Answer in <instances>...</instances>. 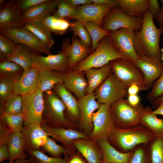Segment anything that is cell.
<instances>
[{
    "label": "cell",
    "instance_id": "6da1fadb",
    "mask_svg": "<svg viewBox=\"0 0 163 163\" xmlns=\"http://www.w3.org/2000/svg\"><path fill=\"white\" fill-rule=\"evenodd\" d=\"M162 33L163 27H156L153 16L149 10L143 18L141 29L135 32L134 46L138 55L155 57L161 59L159 44Z\"/></svg>",
    "mask_w": 163,
    "mask_h": 163
},
{
    "label": "cell",
    "instance_id": "7a4b0ae2",
    "mask_svg": "<svg viewBox=\"0 0 163 163\" xmlns=\"http://www.w3.org/2000/svg\"><path fill=\"white\" fill-rule=\"evenodd\" d=\"M155 137L149 129L140 124L126 129L115 126L107 140L118 151L127 152L133 151L140 145L149 144Z\"/></svg>",
    "mask_w": 163,
    "mask_h": 163
},
{
    "label": "cell",
    "instance_id": "3957f363",
    "mask_svg": "<svg viewBox=\"0 0 163 163\" xmlns=\"http://www.w3.org/2000/svg\"><path fill=\"white\" fill-rule=\"evenodd\" d=\"M110 106L114 126L120 129L140 125L142 116L152 110L150 107H144L141 104L137 107L132 106L125 98L115 101Z\"/></svg>",
    "mask_w": 163,
    "mask_h": 163
},
{
    "label": "cell",
    "instance_id": "277c9868",
    "mask_svg": "<svg viewBox=\"0 0 163 163\" xmlns=\"http://www.w3.org/2000/svg\"><path fill=\"white\" fill-rule=\"evenodd\" d=\"M44 107L43 123L53 127L76 129L75 123L69 121L65 115L66 107L57 94L51 90L43 93Z\"/></svg>",
    "mask_w": 163,
    "mask_h": 163
},
{
    "label": "cell",
    "instance_id": "5b68a950",
    "mask_svg": "<svg viewBox=\"0 0 163 163\" xmlns=\"http://www.w3.org/2000/svg\"><path fill=\"white\" fill-rule=\"evenodd\" d=\"M123 57L111 40L109 35L99 43L95 50L72 69L84 72L102 67L116 59Z\"/></svg>",
    "mask_w": 163,
    "mask_h": 163
},
{
    "label": "cell",
    "instance_id": "8992f818",
    "mask_svg": "<svg viewBox=\"0 0 163 163\" xmlns=\"http://www.w3.org/2000/svg\"><path fill=\"white\" fill-rule=\"evenodd\" d=\"M110 63L112 72L127 89L132 84H137L141 91L148 90L143 73L135 64L122 58L114 60Z\"/></svg>",
    "mask_w": 163,
    "mask_h": 163
},
{
    "label": "cell",
    "instance_id": "52a82bcc",
    "mask_svg": "<svg viewBox=\"0 0 163 163\" xmlns=\"http://www.w3.org/2000/svg\"><path fill=\"white\" fill-rule=\"evenodd\" d=\"M110 104H102L92 115L93 130L88 136L90 140L97 143L101 140H107L115 127Z\"/></svg>",
    "mask_w": 163,
    "mask_h": 163
},
{
    "label": "cell",
    "instance_id": "ba28073f",
    "mask_svg": "<svg viewBox=\"0 0 163 163\" xmlns=\"http://www.w3.org/2000/svg\"><path fill=\"white\" fill-rule=\"evenodd\" d=\"M142 23V18L130 16L118 7H115L104 18L101 27L110 31L121 28L138 31L141 29Z\"/></svg>",
    "mask_w": 163,
    "mask_h": 163
},
{
    "label": "cell",
    "instance_id": "9c48e42d",
    "mask_svg": "<svg viewBox=\"0 0 163 163\" xmlns=\"http://www.w3.org/2000/svg\"><path fill=\"white\" fill-rule=\"evenodd\" d=\"M94 93L97 101L100 104H111L128 95L127 88L112 72Z\"/></svg>",
    "mask_w": 163,
    "mask_h": 163
},
{
    "label": "cell",
    "instance_id": "30bf717a",
    "mask_svg": "<svg viewBox=\"0 0 163 163\" xmlns=\"http://www.w3.org/2000/svg\"><path fill=\"white\" fill-rule=\"evenodd\" d=\"M22 97L24 126L33 123L41 125L43 123L44 107L43 93L38 88L32 93Z\"/></svg>",
    "mask_w": 163,
    "mask_h": 163
},
{
    "label": "cell",
    "instance_id": "8fae6325",
    "mask_svg": "<svg viewBox=\"0 0 163 163\" xmlns=\"http://www.w3.org/2000/svg\"><path fill=\"white\" fill-rule=\"evenodd\" d=\"M0 32L15 44H24L38 55H41L42 53L47 55L52 54L50 50L24 26L1 29Z\"/></svg>",
    "mask_w": 163,
    "mask_h": 163
},
{
    "label": "cell",
    "instance_id": "7c38bea8",
    "mask_svg": "<svg viewBox=\"0 0 163 163\" xmlns=\"http://www.w3.org/2000/svg\"><path fill=\"white\" fill-rule=\"evenodd\" d=\"M135 31L127 28H121L110 31V38L123 58L135 64L139 56L134 46Z\"/></svg>",
    "mask_w": 163,
    "mask_h": 163
},
{
    "label": "cell",
    "instance_id": "4fadbf2b",
    "mask_svg": "<svg viewBox=\"0 0 163 163\" xmlns=\"http://www.w3.org/2000/svg\"><path fill=\"white\" fill-rule=\"evenodd\" d=\"M78 101L81 114L78 125L83 133L88 136L93 130V114L101 104L97 101L94 92L87 94Z\"/></svg>",
    "mask_w": 163,
    "mask_h": 163
},
{
    "label": "cell",
    "instance_id": "5bb4252c",
    "mask_svg": "<svg viewBox=\"0 0 163 163\" xmlns=\"http://www.w3.org/2000/svg\"><path fill=\"white\" fill-rule=\"evenodd\" d=\"M32 60V66L40 72L55 70L65 72L69 69L68 58L61 50L56 54L46 56L38 55L33 51Z\"/></svg>",
    "mask_w": 163,
    "mask_h": 163
},
{
    "label": "cell",
    "instance_id": "9a60e30c",
    "mask_svg": "<svg viewBox=\"0 0 163 163\" xmlns=\"http://www.w3.org/2000/svg\"><path fill=\"white\" fill-rule=\"evenodd\" d=\"M41 126L49 136L61 142L71 152L72 155L76 152V149L73 143L74 140L78 139H89L88 136L76 129L53 127L44 123H43Z\"/></svg>",
    "mask_w": 163,
    "mask_h": 163
},
{
    "label": "cell",
    "instance_id": "2e32d148",
    "mask_svg": "<svg viewBox=\"0 0 163 163\" xmlns=\"http://www.w3.org/2000/svg\"><path fill=\"white\" fill-rule=\"evenodd\" d=\"M135 64L142 72L148 90L152 87L163 72V62L156 57L139 56Z\"/></svg>",
    "mask_w": 163,
    "mask_h": 163
},
{
    "label": "cell",
    "instance_id": "e0dca14e",
    "mask_svg": "<svg viewBox=\"0 0 163 163\" xmlns=\"http://www.w3.org/2000/svg\"><path fill=\"white\" fill-rule=\"evenodd\" d=\"M61 51L67 56L69 69L72 70L87 56L91 51L89 47L84 45L77 37L73 36L71 44L67 38L62 44Z\"/></svg>",
    "mask_w": 163,
    "mask_h": 163
},
{
    "label": "cell",
    "instance_id": "ac0fdd59",
    "mask_svg": "<svg viewBox=\"0 0 163 163\" xmlns=\"http://www.w3.org/2000/svg\"><path fill=\"white\" fill-rule=\"evenodd\" d=\"M114 7L107 5L88 4L78 7L75 19L82 24L88 21L96 23L101 27L104 19Z\"/></svg>",
    "mask_w": 163,
    "mask_h": 163
},
{
    "label": "cell",
    "instance_id": "d6986e66",
    "mask_svg": "<svg viewBox=\"0 0 163 163\" xmlns=\"http://www.w3.org/2000/svg\"><path fill=\"white\" fill-rule=\"evenodd\" d=\"M21 132L24 142L25 151H42L41 148L46 143L48 136L41 124L33 123L24 126Z\"/></svg>",
    "mask_w": 163,
    "mask_h": 163
},
{
    "label": "cell",
    "instance_id": "ffe728a7",
    "mask_svg": "<svg viewBox=\"0 0 163 163\" xmlns=\"http://www.w3.org/2000/svg\"><path fill=\"white\" fill-rule=\"evenodd\" d=\"M20 8L15 1L11 0L0 8V30L23 27Z\"/></svg>",
    "mask_w": 163,
    "mask_h": 163
},
{
    "label": "cell",
    "instance_id": "44dd1931",
    "mask_svg": "<svg viewBox=\"0 0 163 163\" xmlns=\"http://www.w3.org/2000/svg\"><path fill=\"white\" fill-rule=\"evenodd\" d=\"M63 84L78 99L87 94L88 83L84 72L67 70L64 72Z\"/></svg>",
    "mask_w": 163,
    "mask_h": 163
},
{
    "label": "cell",
    "instance_id": "7402d4cb",
    "mask_svg": "<svg viewBox=\"0 0 163 163\" xmlns=\"http://www.w3.org/2000/svg\"><path fill=\"white\" fill-rule=\"evenodd\" d=\"M40 76V72L32 66L14 84L12 95L23 96L35 91L38 88Z\"/></svg>",
    "mask_w": 163,
    "mask_h": 163
},
{
    "label": "cell",
    "instance_id": "603a6c76",
    "mask_svg": "<svg viewBox=\"0 0 163 163\" xmlns=\"http://www.w3.org/2000/svg\"><path fill=\"white\" fill-rule=\"evenodd\" d=\"M53 89L66 107V112L68 117V120L74 123L76 122H79L81 114L78 101L62 83L56 84Z\"/></svg>",
    "mask_w": 163,
    "mask_h": 163
},
{
    "label": "cell",
    "instance_id": "cb8c5ba5",
    "mask_svg": "<svg viewBox=\"0 0 163 163\" xmlns=\"http://www.w3.org/2000/svg\"><path fill=\"white\" fill-rule=\"evenodd\" d=\"M78 151L88 163H102L103 154L97 143L90 139H78L73 141Z\"/></svg>",
    "mask_w": 163,
    "mask_h": 163
},
{
    "label": "cell",
    "instance_id": "d4e9b609",
    "mask_svg": "<svg viewBox=\"0 0 163 163\" xmlns=\"http://www.w3.org/2000/svg\"><path fill=\"white\" fill-rule=\"evenodd\" d=\"M59 0H47L38 4L22 15L23 23L35 22L43 20L57 7Z\"/></svg>",
    "mask_w": 163,
    "mask_h": 163
},
{
    "label": "cell",
    "instance_id": "484cf974",
    "mask_svg": "<svg viewBox=\"0 0 163 163\" xmlns=\"http://www.w3.org/2000/svg\"><path fill=\"white\" fill-rule=\"evenodd\" d=\"M103 154L102 161L108 163H129L133 151L122 152L118 151L107 140H101L97 142Z\"/></svg>",
    "mask_w": 163,
    "mask_h": 163
},
{
    "label": "cell",
    "instance_id": "4316f807",
    "mask_svg": "<svg viewBox=\"0 0 163 163\" xmlns=\"http://www.w3.org/2000/svg\"><path fill=\"white\" fill-rule=\"evenodd\" d=\"M111 72L110 62L98 68H94L84 72L88 85L87 94L94 92Z\"/></svg>",
    "mask_w": 163,
    "mask_h": 163
},
{
    "label": "cell",
    "instance_id": "83f0119b",
    "mask_svg": "<svg viewBox=\"0 0 163 163\" xmlns=\"http://www.w3.org/2000/svg\"><path fill=\"white\" fill-rule=\"evenodd\" d=\"M118 6L127 15L143 18L149 11V0H117Z\"/></svg>",
    "mask_w": 163,
    "mask_h": 163
},
{
    "label": "cell",
    "instance_id": "f1b7e54d",
    "mask_svg": "<svg viewBox=\"0 0 163 163\" xmlns=\"http://www.w3.org/2000/svg\"><path fill=\"white\" fill-rule=\"evenodd\" d=\"M33 52L31 49L24 44H17L14 52L8 56L5 60L12 61L19 65L23 68L24 72L32 66Z\"/></svg>",
    "mask_w": 163,
    "mask_h": 163
},
{
    "label": "cell",
    "instance_id": "f546056e",
    "mask_svg": "<svg viewBox=\"0 0 163 163\" xmlns=\"http://www.w3.org/2000/svg\"><path fill=\"white\" fill-rule=\"evenodd\" d=\"M43 20L33 23L25 24L24 26L50 50L54 45L55 41L51 32L44 24Z\"/></svg>",
    "mask_w": 163,
    "mask_h": 163
},
{
    "label": "cell",
    "instance_id": "4dcf8cb0",
    "mask_svg": "<svg viewBox=\"0 0 163 163\" xmlns=\"http://www.w3.org/2000/svg\"><path fill=\"white\" fill-rule=\"evenodd\" d=\"M10 157L9 161H13L21 158H27V155L25 153V144L21 132L12 133L8 144Z\"/></svg>",
    "mask_w": 163,
    "mask_h": 163
},
{
    "label": "cell",
    "instance_id": "1f68e13d",
    "mask_svg": "<svg viewBox=\"0 0 163 163\" xmlns=\"http://www.w3.org/2000/svg\"><path fill=\"white\" fill-rule=\"evenodd\" d=\"M64 72L55 70H45L40 72L38 88L43 93L50 90L59 83H63Z\"/></svg>",
    "mask_w": 163,
    "mask_h": 163
},
{
    "label": "cell",
    "instance_id": "d6a6232c",
    "mask_svg": "<svg viewBox=\"0 0 163 163\" xmlns=\"http://www.w3.org/2000/svg\"><path fill=\"white\" fill-rule=\"evenodd\" d=\"M23 68L17 63L7 60L0 61V78L17 82L22 76Z\"/></svg>",
    "mask_w": 163,
    "mask_h": 163
},
{
    "label": "cell",
    "instance_id": "836d02e7",
    "mask_svg": "<svg viewBox=\"0 0 163 163\" xmlns=\"http://www.w3.org/2000/svg\"><path fill=\"white\" fill-rule=\"evenodd\" d=\"M152 111L142 116L140 124L149 129L156 137L163 138V119L158 117Z\"/></svg>",
    "mask_w": 163,
    "mask_h": 163
},
{
    "label": "cell",
    "instance_id": "e575fe53",
    "mask_svg": "<svg viewBox=\"0 0 163 163\" xmlns=\"http://www.w3.org/2000/svg\"><path fill=\"white\" fill-rule=\"evenodd\" d=\"M83 24L91 38L92 45L90 53H91L95 50L99 42L104 37L109 35L110 31L104 29L93 22L88 21Z\"/></svg>",
    "mask_w": 163,
    "mask_h": 163
},
{
    "label": "cell",
    "instance_id": "d590c367",
    "mask_svg": "<svg viewBox=\"0 0 163 163\" xmlns=\"http://www.w3.org/2000/svg\"><path fill=\"white\" fill-rule=\"evenodd\" d=\"M43 21L51 32L57 34H64L70 27L71 24L65 19L59 18L53 15L46 17Z\"/></svg>",
    "mask_w": 163,
    "mask_h": 163
},
{
    "label": "cell",
    "instance_id": "8d00e7d4",
    "mask_svg": "<svg viewBox=\"0 0 163 163\" xmlns=\"http://www.w3.org/2000/svg\"><path fill=\"white\" fill-rule=\"evenodd\" d=\"M31 160L32 163H68L70 155H64V157H53L45 154L41 150H37L27 152Z\"/></svg>",
    "mask_w": 163,
    "mask_h": 163
},
{
    "label": "cell",
    "instance_id": "74e56055",
    "mask_svg": "<svg viewBox=\"0 0 163 163\" xmlns=\"http://www.w3.org/2000/svg\"><path fill=\"white\" fill-rule=\"evenodd\" d=\"M0 122L5 125L12 133L21 132L24 128V117L22 112L0 117Z\"/></svg>",
    "mask_w": 163,
    "mask_h": 163
},
{
    "label": "cell",
    "instance_id": "f35d334b",
    "mask_svg": "<svg viewBox=\"0 0 163 163\" xmlns=\"http://www.w3.org/2000/svg\"><path fill=\"white\" fill-rule=\"evenodd\" d=\"M43 152L48 153L52 157H59L62 155H72L71 152L63 146L57 144L53 139L48 136L46 141L41 148Z\"/></svg>",
    "mask_w": 163,
    "mask_h": 163
},
{
    "label": "cell",
    "instance_id": "ab89813d",
    "mask_svg": "<svg viewBox=\"0 0 163 163\" xmlns=\"http://www.w3.org/2000/svg\"><path fill=\"white\" fill-rule=\"evenodd\" d=\"M148 145H140L134 148L129 163H152Z\"/></svg>",
    "mask_w": 163,
    "mask_h": 163
},
{
    "label": "cell",
    "instance_id": "60d3db41",
    "mask_svg": "<svg viewBox=\"0 0 163 163\" xmlns=\"http://www.w3.org/2000/svg\"><path fill=\"white\" fill-rule=\"evenodd\" d=\"M22 96L11 95L6 101L4 111L0 117L4 115L17 114L22 113Z\"/></svg>",
    "mask_w": 163,
    "mask_h": 163
},
{
    "label": "cell",
    "instance_id": "b9f144b4",
    "mask_svg": "<svg viewBox=\"0 0 163 163\" xmlns=\"http://www.w3.org/2000/svg\"><path fill=\"white\" fill-rule=\"evenodd\" d=\"M149 144L152 163H163V138L156 137Z\"/></svg>",
    "mask_w": 163,
    "mask_h": 163
},
{
    "label": "cell",
    "instance_id": "7bdbcfd3",
    "mask_svg": "<svg viewBox=\"0 0 163 163\" xmlns=\"http://www.w3.org/2000/svg\"><path fill=\"white\" fill-rule=\"evenodd\" d=\"M14 84L6 79L0 78V115L3 113L7 100L13 93Z\"/></svg>",
    "mask_w": 163,
    "mask_h": 163
},
{
    "label": "cell",
    "instance_id": "ee69618b",
    "mask_svg": "<svg viewBox=\"0 0 163 163\" xmlns=\"http://www.w3.org/2000/svg\"><path fill=\"white\" fill-rule=\"evenodd\" d=\"M70 28L74 36L78 37L84 45L89 47L91 46L92 42L90 35L82 23L77 21L71 22Z\"/></svg>",
    "mask_w": 163,
    "mask_h": 163
},
{
    "label": "cell",
    "instance_id": "f6af8a7d",
    "mask_svg": "<svg viewBox=\"0 0 163 163\" xmlns=\"http://www.w3.org/2000/svg\"><path fill=\"white\" fill-rule=\"evenodd\" d=\"M57 10L53 15L61 18H72L77 13V8L71 5L67 0H59Z\"/></svg>",
    "mask_w": 163,
    "mask_h": 163
},
{
    "label": "cell",
    "instance_id": "bcb514c9",
    "mask_svg": "<svg viewBox=\"0 0 163 163\" xmlns=\"http://www.w3.org/2000/svg\"><path fill=\"white\" fill-rule=\"evenodd\" d=\"M16 44L10 39L0 33V60H5L6 57L14 51Z\"/></svg>",
    "mask_w": 163,
    "mask_h": 163
},
{
    "label": "cell",
    "instance_id": "7dc6e473",
    "mask_svg": "<svg viewBox=\"0 0 163 163\" xmlns=\"http://www.w3.org/2000/svg\"><path fill=\"white\" fill-rule=\"evenodd\" d=\"M163 95V72L159 77L153 83L147 95L149 100L153 101Z\"/></svg>",
    "mask_w": 163,
    "mask_h": 163
},
{
    "label": "cell",
    "instance_id": "c3c4849f",
    "mask_svg": "<svg viewBox=\"0 0 163 163\" xmlns=\"http://www.w3.org/2000/svg\"><path fill=\"white\" fill-rule=\"evenodd\" d=\"M47 0H18L15 1L18 6L21 15L35 6L46 1Z\"/></svg>",
    "mask_w": 163,
    "mask_h": 163
},
{
    "label": "cell",
    "instance_id": "681fc988",
    "mask_svg": "<svg viewBox=\"0 0 163 163\" xmlns=\"http://www.w3.org/2000/svg\"><path fill=\"white\" fill-rule=\"evenodd\" d=\"M12 133L10 130L4 124L0 123V146L7 144Z\"/></svg>",
    "mask_w": 163,
    "mask_h": 163
},
{
    "label": "cell",
    "instance_id": "f907efd6",
    "mask_svg": "<svg viewBox=\"0 0 163 163\" xmlns=\"http://www.w3.org/2000/svg\"><path fill=\"white\" fill-rule=\"evenodd\" d=\"M161 10L160 5L157 0H149V10L153 15V18H156Z\"/></svg>",
    "mask_w": 163,
    "mask_h": 163
},
{
    "label": "cell",
    "instance_id": "816d5d0a",
    "mask_svg": "<svg viewBox=\"0 0 163 163\" xmlns=\"http://www.w3.org/2000/svg\"><path fill=\"white\" fill-rule=\"evenodd\" d=\"M68 163H88L82 155L78 152L70 155Z\"/></svg>",
    "mask_w": 163,
    "mask_h": 163
},
{
    "label": "cell",
    "instance_id": "f5cc1de1",
    "mask_svg": "<svg viewBox=\"0 0 163 163\" xmlns=\"http://www.w3.org/2000/svg\"><path fill=\"white\" fill-rule=\"evenodd\" d=\"M10 157L7 144L0 146V162L7 160H10Z\"/></svg>",
    "mask_w": 163,
    "mask_h": 163
},
{
    "label": "cell",
    "instance_id": "db71d44e",
    "mask_svg": "<svg viewBox=\"0 0 163 163\" xmlns=\"http://www.w3.org/2000/svg\"><path fill=\"white\" fill-rule=\"evenodd\" d=\"M127 100L129 104L133 107H137L141 104L140 98L138 94L129 95Z\"/></svg>",
    "mask_w": 163,
    "mask_h": 163
},
{
    "label": "cell",
    "instance_id": "11a10c76",
    "mask_svg": "<svg viewBox=\"0 0 163 163\" xmlns=\"http://www.w3.org/2000/svg\"><path fill=\"white\" fill-rule=\"evenodd\" d=\"M92 1L94 5H107L114 7L118 6L117 0H92Z\"/></svg>",
    "mask_w": 163,
    "mask_h": 163
},
{
    "label": "cell",
    "instance_id": "9f6ffc18",
    "mask_svg": "<svg viewBox=\"0 0 163 163\" xmlns=\"http://www.w3.org/2000/svg\"><path fill=\"white\" fill-rule=\"evenodd\" d=\"M128 95L137 94L141 91L140 87L137 84H133L130 85L127 89Z\"/></svg>",
    "mask_w": 163,
    "mask_h": 163
},
{
    "label": "cell",
    "instance_id": "6f0895ef",
    "mask_svg": "<svg viewBox=\"0 0 163 163\" xmlns=\"http://www.w3.org/2000/svg\"><path fill=\"white\" fill-rule=\"evenodd\" d=\"M72 6L75 7L79 5L92 4V0H67Z\"/></svg>",
    "mask_w": 163,
    "mask_h": 163
},
{
    "label": "cell",
    "instance_id": "680465c9",
    "mask_svg": "<svg viewBox=\"0 0 163 163\" xmlns=\"http://www.w3.org/2000/svg\"><path fill=\"white\" fill-rule=\"evenodd\" d=\"M160 2L162 4L161 10L155 18L159 27L163 26V0H161Z\"/></svg>",
    "mask_w": 163,
    "mask_h": 163
},
{
    "label": "cell",
    "instance_id": "91938a15",
    "mask_svg": "<svg viewBox=\"0 0 163 163\" xmlns=\"http://www.w3.org/2000/svg\"><path fill=\"white\" fill-rule=\"evenodd\" d=\"M152 112L157 115H159L163 116V102H160L156 109L152 110Z\"/></svg>",
    "mask_w": 163,
    "mask_h": 163
},
{
    "label": "cell",
    "instance_id": "94428289",
    "mask_svg": "<svg viewBox=\"0 0 163 163\" xmlns=\"http://www.w3.org/2000/svg\"><path fill=\"white\" fill-rule=\"evenodd\" d=\"M31 162V160L29 158L27 159V158H21L18 159L13 161H9L8 163H30Z\"/></svg>",
    "mask_w": 163,
    "mask_h": 163
},
{
    "label": "cell",
    "instance_id": "6125c7cd",
    "mask_svg": "<svg viewBox=\"0 0 163 163\" xmlns=\"http://www.w3.org/2000/svg\"><path fill=\"white\" fill-rule=\"evenodd\" d=\"M153 104L155 106H158L159 103L161 102H163V95L156 99L152 101Z\"/></svg>",
    "mask_w": 163,
    "mask_h": 163
},
{
    "label": "cell",
    "instance_id": "be15d7a7",
    "mask_svg": "<svg viewBox=\"0 0 163 163\" xmlns=\"http://www.w3.org/2000/svg\"><path fill=\"white\" fill-rule=\"evenodd\" d=\"M5 0H0V8L3 7L4 5H5L7 3Z\"/></svg>",
    "mask_w": 163,
    "mask_h": 163
},
{
    "label": "cell",
    "instance_id": "e7e4bbea",
    "mask_svg": "<svg viewBox=\"0 0 163 163\" xmlns=\"http://www.w3.org/2000/svg\"><path fill=\"white\" fill-rule=\"evenodd\" d=\"M161 52V60L163 62V47L160 49Z\"/></svg>",
    "mask_w": 163,
    "mask_h": 163
},
{
    "label": "cell",
    "instance_id": "03108f58",
    "mask_svg": "<svg viewBox=\"0 0 163 163\" xmlns=\"http://www.w3.org/2000/svg\"><path fill=\"white\" fill-rule=\"evenodd\" d=\"M102 163H108L106 162H105L102 161Z\"/></svg>",
    "mask_w": 163,
    "mask_h": 163
},
{
    "label": "cell",
    "instance_id": "003e7915",
    "mask_svg": "<svg viewBox=\"0 0 163 163\" xmlns=\"http://www.w3.org/2000/svg\"><path fill=\"white\" fill-rule=\"evenodd\" d=\"M32 163V162H31V163Z\"/></svg>",
    "mask_w": 163,
    "mask_h": 163
}]
</instances>
